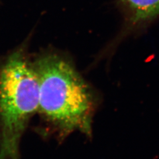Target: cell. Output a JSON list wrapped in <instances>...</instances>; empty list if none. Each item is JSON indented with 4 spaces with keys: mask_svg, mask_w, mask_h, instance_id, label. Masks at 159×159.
Here are the masks:
<instances>
[{
    "mask_svg": "<svg viewBox=\"0 0 159 159\" xmlns=\"http://www.w3.org/2000/svg\"><path fill=\"white\" fill-rule=\"evenodd\" d=\"M39 104L33 59L22 45L0 58V159L19 158L21 139Z\"/></svg>",
    "mask_w": 159,
    "mask_h": 159,
    "instance_id": "7a4b0ae2",
    "label": "cell"
},
{
    "mask_svg": "<svg viewBox=\"0 0 159 159\" xmlns=\"http://www.w3.org/2000/svg\"><path fill=\"white\" fill-rule=\"evenodd\" d=\"M39 88L38 113L58 134H92L98 97L70 59L48 51L33 59Z\"/></svg>",
    "mask_w": 159,
    "mask_h": 159,
    "instance_id": "6da1fadb",
    "label": "cell"
},
{
    "mask_svg": "<svg viewBox=\"0 0 159 159\" xmlns=\"http://www.w3.org/2000/svg\"><path fill=\"white\" fill-rule=\"evenodd\" d=\"M128 21L141 25L159 17V0H120Z\"/></svg>",
    "mask_w": 159,
    "mask_h": 159,
    "instance_id": "3957f363",
    "label": "cell"
}]
</instances>
